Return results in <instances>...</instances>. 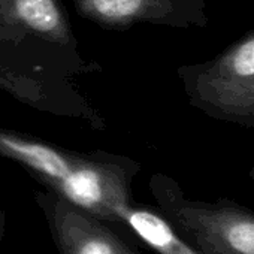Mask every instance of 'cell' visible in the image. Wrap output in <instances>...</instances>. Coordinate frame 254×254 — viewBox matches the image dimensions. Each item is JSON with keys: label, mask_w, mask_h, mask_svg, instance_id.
<instances>
[{"label": "cell", "mask_w": 254, "mask_h": 254, "mask_svg": "<svg viewBox=\"0 0 254 254\" xmlns=\"http://www.w3.org/2000/svg\"><path fill=\"white\" fill-rule=\"evenodd\" d=\"M178 72L194 108L214 120L254 129V30L214 59Z\"/></svg>", "instance_id": "6da1fadb"}, {"label": "cell", "mask_w": 254, "mask_h": 254, "mask_svg": "<svg viewBox=\"0 0 254 254\" xmlns=\"http://www.w3.org/2000/svg\"><path fill=\"white\" fill-rule=\"evenodd\" d=\"M62 254H139L100 218L75 206L53 190L39 197Z\"/></svg>", "instance_id": "7a4b0ae2"}, {"label": "cell", "mask_w": 254, "mask_h": 254, "mask_svg": "<svg viewBox=\"0 0 254 254\" xmlns=\"http://www.w3.org/2000/svg\"><path fill=\"white\" fill-rule=\"evenodd\" d=\"M82 15L105 26L148 21L171 27H205V0H76Z\"/></svg>", "instance_id": "3957f363"}, {"label": "cell", "mask_w": 254, "mask_h": 254, "mask_svg": "<svg viewBox=\"0 0 254 254\" xmlns=\"http://www.w3.org/2000/svg\"><path fill=\"white\" fill-rule=\"evenodd\" d=\"M0 23L56 44L70 39L57 0H0Z\"/></svg>", "instance_id": "277c9868"}, {"label": "cell", "mask_w": 254, "mask_h": 254, "mask_svg": "<svg viewBox=\"0 0 254 254\" xmlns=\"http://www.w3.org/2000/svg\"><path fill=\"white\" fill-rule=\"evenodd\" d=\"M121 223L159 254H197L163 217L147 208L129 205L121 214Z\"/></svg>", "instance_id": "5b68a950"}, {"label": "cell", "mask_w": 254, "mask_h": 254, "mask_svg": "<svg viewBox=\"0 0 254 254\" xmlns=\"http://www.w3.org/2000/svg\"><path fill=\"white\" fill-rule=\"evenodd\" d=\"M203 218L215 223L218 229H223V235L226 242L239 254H254V220L244 217H232V218H209L202 209L193 208Z\"/></svg>", "instance_id": "8992f818"}]
</instances>
